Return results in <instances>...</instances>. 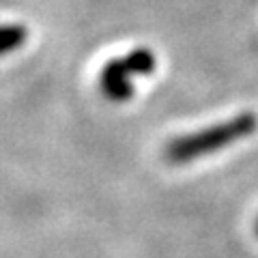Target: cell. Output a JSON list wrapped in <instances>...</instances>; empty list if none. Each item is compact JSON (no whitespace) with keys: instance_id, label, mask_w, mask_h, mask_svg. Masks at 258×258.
<instances>
[{"instance_id":"6da1fadb","label":"cell","mask_w":258,"mask_h":258,"mask_svg":"<svg viewBox=\"0 0 258 258\" xmlns=\"http://www.w3.org/2000/svg\"><path fill=\"white\" fill-rule=\"evenodd\" d=\"M258 127V120L252 112H243V114H237L224 123L211 125L207 129H200V132L194 134H185L174 138L172 142L166 144L164 149V157L170 164H189L194 159H200L209 155V153H215L224 147H230L239 140L247 138L249 134H254Z\"/></svg>"},{"instance_id":"3957f363","label":"cell","mask_w":258,"mask_h":258,"mask_svg":"<svg viewBox=\"0 0 258 258\" xmlns=\"http://www.w3.org/2000/svg\"><path fill=\"white\" fill-rule=\"evenodd\" d=\"M26 39L28 28L24 24H0V58L20 50Z\"/></svg>"},{"instance_id":"277c9868","label":"cell","mask_w":258,"mask_h":258,"mask_svg":"<svg viewBox=\"0 0 258 258\" xmlns=\"http://www.w3.org/2000/svg\"><path fill=\"white\" fill-rule=\"evenodd\" d=\"M256 230H258V226H256Z\"/></svg>"},{"instance_id":"7a4b0ae2","label":"cell","mask_w":258,"mask_h":258,"mask_svg":"<svg viewBox=\"0 0 258 258\" xmlns=\"http://www.w3.org/2000/svg\"><path fill=\"white\" fill-rule=\"evenodd\" d=\"M157 67V56L149 47H136L123 58H112L99 74V88L110 101L123 103L134 95V78L151 76Z\"/></svg>"}]
</instances>
